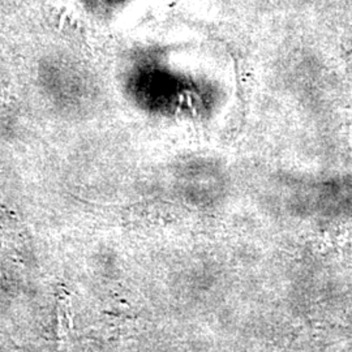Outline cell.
I'll return each mask as SVG.
<instances>
[{
    "label": "cell",
    "instance_id": "1",
    "mask_svg": "<svg viewBox=\"0 0 352 352\" xmlns=\"http://www.w3.org/2000/svg\"><path fill=\"white\" fill-rule=\"evenodd\" d=\"M74 327V309L69 294L60 289L56 292V334L60 342L68 340Z\"/></svg>",
    "mask_w": 352,
    "mask_h": 352
}]
</instances>
